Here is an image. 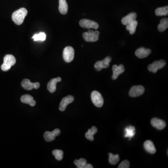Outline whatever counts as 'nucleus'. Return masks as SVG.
I'll return each mask as SVG.
<instances>
[{"mask_svg":"<svg viewBox=\"0 0 168 168\" xmlns=\"http://www.w3.org/2000/svg\"><path fill=\"white\" fill-rule=\"evenodd\" d=\"M28 14V11L24 7L20 8L18 10L15 11L12 15V20L15 24L20 25L24 21L25 17Z\"/></svg>","mask_w":168,"mask_h":168,"instance_id":"obj_1","label":"nucleus"},{"mask_svg":"<svg viewBox=\"0 0 168 168\" xmlns=\"http://www.w3.org/2000/svg\"><path fill=\"white\" fill-rule=\"evenodd\" d=\"M16 63L15 57L13 55L7 54L4 58L3 63L1 66V69L4 72L8 71Z\"/></svg>","mask_w":168,"mask_h":168,"instance_id":"obj_2","label":"nucleus"},{"mask_svg":"<svg viewBox=\"0 0 168 168\" xmlns=\"http://www.w3.org/2000/svg\"><path fill=\"white\" fill-rule=\"evenodd\" d=\"M99 35L100 32L99 31H93L92 30H89L88 32L83 34V38L85 41L88 42H94L98 41Z\"/></svg>","mask_w":168,"mask_h":168,"instance_id":"obj_3","label":"nucleus"},{"mask_svg":"<svg viewBox=\"0 0 168 168\" xmlns=\"http://www.w3.org/2000/svg\"><path fill=\"white\" fill-rule=\"evenodd\" d=\"M91 99L93 104L98 107H101L104 104V100L99 91H94L91 93Z\"/></svg>","mask_w":168,"mask_h":168,"instance_id":"obj_4","label":"nucleus"},{"mask_svg":"<svg viewBox=\"0 0 168 168\" xmlns=\"http://www.w3.org/2000/svg\"><path fill=\"white\" fill-rule=\"evenodd\" d=\"M63 58L66 62L70 63L74 58V49L71 46L66 47L63 49Z\"/></svg>","mask_w":168,"mask_h":168,"instance_id":"obj_5","label":"nucleus"},{"mask_svg":"<svg viewBox=\"0 0 168 168\" xmlns=\"http://www.w3.org/2000/svg\"><path fill=\"white\" fill-rule=\"evenodd\" d=\"M111 61V58L107 57L103 60L97 61L94 64V68L97 71H100L104 68H108L109 66V63Z\"/></svg>","mask_w":168,"mask_h":168,"instance_id":"obj_6","label":"nucleus"},{"mask_svg":"<svg viewBox=\"0 0 168 168\" xmlns=\"http://www.w3.org/2000/svg\"><path fill=\"white\" fill-rule=\"evenodd\" d=\"M166 64V62L164 60L156 61L148 66V70L150 72L156 73L158 70L163 68Z\"/></svg>","mask_w":168,"mask_h":168,"instance_id":"obj_7","label":"nucleus"},{"mask_svg":"<svg viewBox=\"0 0 168 168\" xmlns=\"http://www.w3.org/2000/svg\"><path fill=\"white\" fill-rule=\"evenodd\" d=\"M79 25L82 28L86 29H98L99 27V24L97 22L86 19L81 20L79 21Z\"/></svg>","mask_w":168,"mask_h":168,"instance_id":"obj_8","label":"nucleus"},{"mask_svg":"<svg viewBox=\"0 0 168 168\" xmlns=\"http://www.w3.org/2000/svg\"><path fill=\"white\" fill-rule=\"evenodd\" d=\"M145 89L142 86H135L132 87L129 92V95L132 97L141 96L144 92Z\"/></svg>","mask_w":168,"mask_h":168,"instance_id":"obj_9","label":"nucleus"},{"mask_svg":"<svg viewBox=\"0 0 168 168\" xmlns=\"http://www.w3.org/2000/svg\"><path fill=\"white\" fill-rule=\"evenodd\" d=\"M21 86L23 88L27 90H31L33 89H37L40 87V84L38 82L32 83L28 79H24L22 80L21 83Z\"/></svg>","mask_w":168,"mask_h":168,"instance_id":"obj_10","label":"nucleus"},{"mask_svg":"<svg viewBox=\"0 0 168 168\" xmlns=\"http://www.w3.org/2000/svg\"><path fill=\"white\" fill-rule=\"evenodd\" d=\"M61 133L59 129L56 128L52 132L46 131L44 133V138L48 142H50L55 140L56 136H58Z\"/></svg>","mask_w":168,"mask_h":168,"instance_id":"obj_11","label":"nucleus"},{"mask_svg":"<svg viewBox=\"0 0 168 168\" xmlns=\"http://www.w3.org/2000/svg\"><path fill=\"white\" fill-rule=\"evenodd\" d=\"M74 100V98L73 96H72V95H68V96L63 98L60 103L59 107V110L61 111H64L66 109L67 105L69 104L72 102Z\"/></svg>","mask_w":168,"mask_h":168,"instance_id":"obj_12","label":"nucleus"},{"mask_svg":"<svg viewBox=\"0 0 168 168\" xmlns=\"http://www.w3.org/2000/svg\"><path fill=\"white\" fill-rule=\"evenodd\" d=\"M113 74L112 76V79L114 80H115L121 74L123 73L125 71V67L123 64H120V65H113Z\"/></svg>","mask_w":168,"mask_h":168,"instance_id":"obj_13","label":"nucleus"},{"mask_svg":"<svg viewBox=\"0 0 168 168\" xmlns=\"http://www.w3.org/2000/svg\"><path fill=\"white\" fill-rule=\"evenodd\" d=\"M151 124L153 127L158 130H162L166 127V124L164 120L157 118H154L151 120Z\"/></svg>","mask_w":168,"mask_h":168,"instance_id":"obj_14","label":"nucleus"},{"mask_svg":"<svg viewBox=\"0 0 168 168\" xmlns=\"http://www.w3.org/2000/svg\"><path fill=\"white\" fill-rule=\"evenodd\" d=\"M151 53V50L150 49L141 47L135 51V54L139 58H143L147 57Z\"/></svg>","mask_w":168,"mask_h":168,"instance_id":"obj_15","label":"nucleus"},{"mask_svg":"<svg viewBox=\"0 0 168 168\" xmlns=\"http://www.w3.org/2000/svg\"><path fill=\"white\" fill-rule=\"evenodd\" d=\"M61 81V78L60 77H58L57 78H54L51 79L48 83L47 89L49 92L53 93L56 90V85L57 83Z\"/></svg>","mask_w":168,"mask_h":168,"instance_id":"obj_16","label":"nucleus"},{"mask_svg":"<svg viewBox=\"0 0 168 168\" xmlns=\"http://www.w3.org/2000/svg\"><path fill=\"white\" fill-rule=\"evenodd\" d=\"M136 18H137V14L134 12H132L123 17L121 20V22L123 25H127L132 22L133 21L135 20Z\"/></svg>","mask_w":168,"mask_h":168,"instance_id":"obj_17","label":"nucleus"},{"mask_svg":"<svg viewBox=\"0 0 168 168\" xmlns=\"http://www.w3.org/2000/svg\"><path fill=\"white\" fill-rule=\"evenodd\" d=\"M21 100L23 103L28 104L32 106H35L36 104V102L34 100L33 97L29 94L22 95L21 98Z\"/></svg>","mask_w":168,"mask_h":168,"instance_id":"obj_18","label":"nucleus"},{"mask_svg":"<svg viewBox=\"0 0 168 168\" xmlns=\"http://www.w3.org/2000/svg\"><path fill=\"white\" fill-rule=\"evenodd\" d=\"M143 146L145 149L150 154H154L156 153V147L152 141L147 140L144 143Z\"/></svg>","mask_w":168,"mask_h":168,"instance_id":"obj_19","label":"nucleus"},{"mask_svg":"<svg viewBox=\"0 0 168 168\" xmlns=\"http://www.w3.org/2000/svg\"><path fill=\"white\" fill-rule=\"evenodd\" d=\"M59 10L60 13L63 15L67 14L68 10V4L66 0H59Z\"/></svg>","mask_w":168,"mask_h":168,"instance_id":"obj_20","label":"nucleus"},{"mask_svg":"<svg viewBox=\"0 0 168 168\" xmlns=\"http://www.w3.org/2000/svg\"><path fill=\"white\" fill-rule=\"evenodd\" d=\"M97 131H98V129L96 127L93 126L91 127V128L89 129L85 134L86 138L90 141H93L94 140L93 136L97 132Z\"/></svg>","mask_w":168,"mask_h":168,"instance_id":"obj_21","label":"nucleus"},{"mask_svg":"<svg viewBox=\"0 0 168 168\" xmlns=\"http://www.w3.org/2000/svg\"><path fill=\"white\" fill-rule=\"evenodd\" d=\"M168 27V19L164 18L161 20L160 23L158 25V30L159 31L163 32L165 31Z\"/></svg>","mask_w":168,"mask_h":168,"instance_id":"obj_22","label":"nucleus"},{"mask_svg":"<svg viewBox=\"0 0 168 168\" xmlns=\"http://www.w3.org/2000/svg\"><path fill=\"white\" fill-rule=\"evenodd\" d=\"M137 25H138V22L135 20L133 21L132 22L126 25V30L129 31L131 35L133 34L135 32Z\"/></svg>","mask_w":168,"mask_h":168,"instance_id":"obj_23","label":"nucleus"},{"mask_svg":"<svg viewBox=\"0 0 168 168\" xmlns=\"http://www.w3.org/2000/svg\"><path fill=\"white\" fill-rule=\"evenodd\" d=\"M126 133L125 134V137H128L129 139L132 138L135 133V128L133 126H129L125 129Z\"/></svg>","mask_w":168,"mask_h":168,"instance_id":"obj_24","label":"nucleus"},{"mask_svg":"<svg viewBox=\"0 0 168 168\" xmlns=\"http://www.w3.org/2000/svg\"><path fill=\"white\" fill-rule=\"evenodd\" d=\"M156 15L157 16H166L168 14V7H158L155 11Z\"/></svg>","mask_w":168,"mask_h":168,"instance_id":"obj_25","label":"nucleus"},{"mask_svg":"<svg viewBox=\"0 0 168 168\" xmlns=\"http://www.w3.org/2000/svg\"><path fill=\"white\" fill-rule=\"evenodd\" d=\"M108 155L109 156V162L110 164L112 165H115L119 161V156L118 154L114 155L111 153H109Z\"/></svg>","mask_w":168,"mask_h":168,"instance_id":"obj_26","label":"nucleus"},{"mask_svg":"<svg viewBox=\"0 0 168 168\" xmlns=\"http://www.w3.org/2000/svg\"><path fill=\"white\" fill-rule=\"evenodd\" d=\"M46 38V35L44 32H40L38 34H35L32 38L34 39V41H44Z\"/></svg>","mask_w":168,"mask_h":168,"instance_id":"obj_27","label":"nucleus"},{"mask_svg":"<svg viewBox=\"0 0 168 168\" xmlns=\"http://www.w3.org/2000/svg\"><path fill=\"white\" fill-rule=\"evenodd\" d=\"M74 163L77 168H85L87 164V161L85 159L80 158L79 160H75L74 161Z\"/></svg>","mask_w":168,"mask_h":168,"instance_id":"obj_28","label":"nucleus"},{"mask_svg":"<svg viewBox=\"0 0 168 168\" xmlns=\"http://www.w3.org/2000/svg\"><path fill=\"white\" fill-rule=\"evenodd\" d=\"M52 154L55 156L57 160L61 161L63 158V153L62 150L55 149L52 151Z\"/></svg>","mask_w":168,"mask_h":168,"instance_id":"obj_29","label":"nucleus"},{"mask_svg":"<svg viewBox=\"0 0 168 168\" xmlns=\"http://www.w3.org/2000/svg\"><path fill=\"white\" fill-rule=\"evenodd\" d=\"M130 163L128 160H124L119 164L118 168H129Z\"/></svg>","mask_w":168,"mask_h":168,"instance_id":"obj_30","label":"nucleus"},{"mask_svg":"<svg viewBox=\"0 0 168 168\" xmlns=\"http://www.w3.org/2000/svg\"><path fill=\"white\" fill-rule=\"evenodd\" d=\"M93 166H92L91 164H90V163H87L85 166V168H93Z\"/></svg>","mask_w":168,"mask_h":168,"instance_id":"obj_31","label":"nucleus"}]
</instances>
